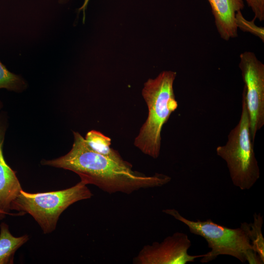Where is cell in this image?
Instances as JSON below:
<instances>
[{
  "mask_svg": "<svg viewBox=\"0 0 264 264\" xmlns=\"http://www.w3.org/2000/svg\"><path fill=\"white\" fill-rule=\"evenodd\" d=\"M74 141L71 150L58 158L43 159V165L61 168L77 174L87 184H93L109 194H130L141 189L161 187L171 177L161 173L146 176L132 170V164L117 162L91 150L85 138L73 132Z\"/></svg>",
  "mask_w": 264,
  "mask_h": 264,
  "instance_id": "6da1fadb",
  "label": "cell"
},
{
  "mask_svg": "<svg viewBox=\"0 0 264 264\" xmlns=\"http://www.w3.org/2000/svg\"><path fill=\"white\" fill-rule=\"evenodd\" d=\"M176 76V72L163 71L155 78L149 79L142 89L148 116L134 139V145L143 154L154 159L160 155L163 126L178 107L173 88Z\"/></svg>",
  "mask_w": 264,
  "mask_h": 264,
  "instance_id": "7a4b0ae2",
  "label": "cell"
},
{
  "mask_svg": "<svg viewBox=\"0 0 264 264\" xmlns=\"http://www.w3.org/2000/svg\"><path fill=\"white\" fill-rule=\"evenodd\" d=\"M242 105L239 122L230 132L226 144L217 147L216 153L226 162L233 184L244 190L254 185L260 178V172L251 136L249 114L242 95Z\"/></svg>",
  "mask_w": 264,
  "mask_h": 264,
  "instance_id": "3957f363",
  "label": "cell"
},
{
  "mask_svg": "<svg viewBox=\"0 0 264 264\" xmlns=\"http://www.w3.org/2000/svg\"><path fill=\"white\" fill-rule=\"evenodd\" d=\"M163 212L185 224L191 233L206 241L211 250L203 254L200 260L201 263H208L221 255L232 256L244 263L248 253L253 250L249 237L250 223L243 222L239 228H230L211 219L190 220L175 209H167Z\"/></svg>",
  "mask_w": 264,
  "mask_h": 264,
  "instance_id": "277c9868",
  "label": "cell"
},
{
  "mask_svg": "<svg viewBox=\"0 0 264 264\" xmlns=\"http://www.w3.org/2000/svg\"><path fill=\"white\" fill-rule=\"evenodd\" d=\"M82 181L70 188L55 191L31 193L21 191L13 201L11 210L30 215L44 234L55 229L62 213L70 205L90 198L92 194Z\"/></svg>",
  "mask_w": 264,
  "mask_h": 264,
  "instance_id": "5b68a950",
  "label": "cell"
},
{
  "mask_svg": "<svg viewBox=\"0 0 264 264\" xmlns=\"http://www.w3.org/2000/svg\"><path fill=\"white\" fill-rule=\"evenodd\" d=\"M239 67L244 86L242 95L248 110L252 140L264 125V64L254 52L240 55Z\"/></svg>",
  "mask_w": 264,
  "mask_h": 264,
  "instance_id": "8992f818",
  "label": "cell"
},
{
  "mask_svg": "<svg viewBox=\"0 0 264 264\" xmlns=\"http://www.w3.org/2000/svg\"><path fill=\"white\" fill-rule=\"evenodd\" d=\"M191 242L186 234L176 232L161 242H154L143 247L133 259L134 264H186L203 254L191 255L188 250Z\"/></svg>",
  "mask_w": 264,
  "mask_h": 264,
  "instance_id": "52a82bcc",
  "label": "cell"
},
{
  "mask_svg": "<svg viewBox=\"0 0 264 264\" xmlns=\"http://www.w3.org/2000/svg\"><path fill=\"white\" fill-rule=\"evenodd\" d=\"M8 120L4 111L0 112V220L11 210L13 201L22 190L20 182L13 171L6 163L3 154V146Z\"/></svg>",
  "mask_w": 264,
  "mask_h": 264,
  "instance_id": "ba28073f",
  "label": "cell"
},
{
  "mask_svg": "<svg viewBox=\"0 0 264 264\" xmlns=\"http://www.w3.org/2000/svg\"><path fill=\"white\" fill-rule=\"evenodd\" d=\"M220 37L228 41L238 37L236 13L244 8V0H207Z\"/></svg>",
  "mask_w": 264,
  "mask_h": 264,
  "instance_id": "9c48e42d",
  "label": "cell"
},
{
  "mask_svg": "<svg viewBox=\"0 0 264 264\" xmlns=\"http://www.w3.org/2000/svg\"><path fill=\"white\" fill-rule=\"evenodd\" d=\"M0 264H13L16 251L28 240V236L14 237L4 222L0 224Z\"/></svg>",
  "mask_w": 264,
  "mask_h": 264,
  "instance_id": "30bf717a",
  "label": "cell"
},
{
  "mask_svg": "<svg viewBox=\"0 0 264 264\" xmlns=\"http://www.w3.org/2000/svg\"><path fill=\"white\" fill-rule=\"evenodd\" d=\"M84 138L87 145L94 152L117 162L125 161L117 151L110 147L111 139L101 132L91 130Z\"/></svg>",
  "mask_w": 264,
  "mask_h": 264,
  "instance_id": "8fae6325",
  "label": "cell"
},
{
  "mask_svg": "<svg viewBox=\"0 0 264 264\" xmlns=\"http://www.w3.org/2000/svg\"><path fill=\"white\" fill-rule=\"evenodd\" d=\"M26 81L21 76L9 71L0 61V89L21 92L27 88Z\"/></svg>",
  "mask_w": 264,
  "mask_h": 264,
  "instance_id": "7c38bea8",
  "label": "cell"
},
{
  "mask_svg": "<svg viewBox=\"0 0 264 264\" xmlns=\"http://www.w3.org/2000/svg\"><path fill=\"white\" fill-rule=\"evenodd\" d=\"M263 223V217L260 214L255 213L253 222L250 223L249 237L253 250L264 262V239L262 232Z\"/></svg>",
  "mask_w": 264,
  "mask_h": 264,
  "instance_id": "4fadbf2b",
  "label": "cell"
},
{
  "mask_svg": "<svg viewBox=\"0 0 264 264\" xmlns=\"http://www.w3.org/2000/svg\"><path fill=\"white\" fill-rule=\"evenodd\" d=\"M255 20L248 21L243 16L241 11H238L235 16L237 27L243 32H247L259 38L264 42V28L259 27L255 23Z\"/></svg>",
  "mask_w": 264,
  "mask_h": 264,
  "instance_id": "5bb4252c",
  "label": "cell"
},
{
  "mask_svg": "<svg viewBox=\"0 0 264 264\" xmlns=\"http://www.w3.org/2000/svg\"><path fill=\"white\" fill-rule=\"evenodd\" d=\"M253 11L255 20H264V0H244Z\"/></svg>",
  "mask_w": 264,
  "mask_h": 264,
  "instance_id": "9a60e30c",
  "label": "cell"
},
{
  "mask_svg": "<svg viewBox=\"0 0 264 264\" xmlns=\"http://www.w3.org/2000/svg\"><path fill=\"white\" fill-rule=\"evenodd\" d=\"M89 1V0H84V3H83L82 6L79 8L80 11H83V12H84V18H83V21L85 20V11L86 10V8L87 7V6Z\"/></svg>",
  "mask_w": 264,
  "mask_h": 264,
  "instance_id": "2e32d148",
  "label": "cell"
},
{
  "mask_svg": "<svg viewBox=\"0 0 264 264\" xmlns=\"http://www.w3.org/2000/svg\"><path fill=\"white\" fill-rule=\"evenodd\" d=\"M2 107H3L2 103L1 101H0V112L1 111Z\"/></svg>",
  "mask_w": 264,
  "mask_h": 264,
  "instance_id": "e0dca14e",
  "label": "cell"
}]
</instances>
